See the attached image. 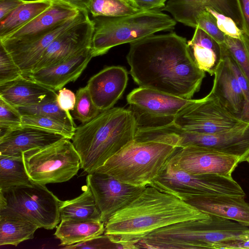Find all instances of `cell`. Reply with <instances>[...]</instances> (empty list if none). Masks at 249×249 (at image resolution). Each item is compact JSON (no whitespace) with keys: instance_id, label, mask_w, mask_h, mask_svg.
Wrapping results in <instances>:
<instances>
[{"instance_id":"30bf717a","label":"cell","mask_w":249,"mask_h":249,"mask_svg":"<svg viewBox=\"0 0 249 249\" xmlns=\"http://www.w3.org/2000/svg\"><path fill=\"white\" fill-rule=\"evenodd\" d=\"M137 129L168 127L177 114L195 99H188L155 89L139 87L127 96Z\"/></svg>"},{"instance_id":"74e56055","label":"cell","mask_w":249,"mask_h":249,"mask_svg":"<svg viewBox=\"0 0 249 249\" xmlns=\"http://www.w3.org/2000/svg\"><path fill=\"white\" fill-rule=\"evenodd\" d=\"M22 125V115L18 109L0 98V132Z\"/></svg>"},{"instance_id":"277c9868","label":"cell","mask_w":249,"mask_h":249,"mask_svg":"<svg viewBox=\"0 0 249 249\" xmlns=\"http://www.w3.org/2000/svg\"><path fill=\"white\" fill-rule=\"evenodd\" d=\"M137 126L128 109L112 107L76 127L72 143L79 155L81 168L89 174L132 141Z\"/></svg>"},{"instance_id":"5bb4252c","label":"cell","mask_w":249,"mask_h":249,"mask_svg":"<svg viewBox=\"0 0 249 249\" xmlns=\"http://www.w3.org/2000/svg\"><path fill=\"white\" fill-rule=\"evenodd\" d=\"M170 128L179 135V147L196 146L212 149L239 157L240 163L249 153V124L211 134L184 131L173 124Z\"/></svg>"},{"instance_id":"83f0119b","label":"cell","mask_w":249,"mask_h":249,"mask_svg":"<svg viewBox=\"0 0 249 249\" xmlns=\"http://www.w3.org/2000/svg\"><path fill=\"white\" fill-rule=\"evenodd\" d=\"M51 5L52 2L50 0H26L0 20V39L25 26Z\"/></svg>"},{"instance_id":"60d3db41","label":"cell","mask_w":249,"mask_h":249,"mask_svg":"<svg viewBox=\"0 0 249 249\" xmlns=\"http://www.w3.org/2000/svg\"><path fill=\"white\" fill-rule=\"evenodd\" d=\"M63 248L66 249H123L121 245L113 242L108 235L105 234L91 238L83 242L63 247Z\"/></svg>"},{"instance_id":"ac0fdd59","label":"cell","mask_w":249,"mask_h":249,"mask_svg":"<svg viewBox=\"0 0 249 249\" xmlns=\"http://www.w3.org/2000/svg\"><path fill=\"white\" fill-rule=\"evenodd\" d=\"M66 138L40 128L21 125L0 132V154L20 157L28 151L49 146Z\"/></svg>"},{"instance_id":"836d02e7","label":"cell","mask_w":249,"mask_h":249,"mask_svg":"<svg viewBox=\"0 0 249 249\" xmlns=\"http://www.w3.org/2000/svg\"><path fill=\"white\" fill-rule=\"evenodd\" d=\"M223 44L249 81V37L245 33L239 39L226 36Z\"/></svg>"},{"instance_id":"7402d4cb","label":"cell","mask_w":249,"mask_h":249,"mask_svg":"<svg viewBox=\"0 0 249 249\" xmlns=\"http://www.w3.org/2000/svg\"><path fill=\"white\" fill-rule=\"evenodd\" d=\"M245 196L211 195L196 197L186 202L200 211L249 226V204Z\"/></svg>"},{"instance_id":"ab89813d","label":"cell","mask_w":249,"mask_h":249,"mask_svg":"<svg viewBox=\"0 0 249 249\" xmlns=\"http://www.w3.org/2000/svg\"><path fill=\"white\" fill-rule=\"evenodd\" d=\"M205 9L215 18L218 29L225 36L239 39L244 34L242 29L239 28L236 22L230 17L212 8H206Z\"/></svg>"},{"instance_id":"4316f807","label":"cell","mask_w":249,"mask_h":249,"mask_svg":"<svg viewBox=\"0 0 249 249\" xmlns=\"http://www.w3.org/2000/svg\"><path fill=\"white\" fill-rule=\"evenodd\" d=\"M39 228L31 221L17 215L0 212V246H17L19 243L34 238Z\"/></svg>"},{"instance_id":"6da1fadb","label":"cell","mask_w":249,"mask_h":249,"mask_svg":"<svg viewBox=\"0 0 249 249\" xmlns=\"http://www.w3.org/2000/svg\"><path fill=\"white\" fill-rule=\"evenodd\" d=\"M129 73L139 87L191 99L205 72L195 62L186 39L175 32L152 35L130 43Z\"/></svg>"},{"instance_id":"d6a6232c","label":"cell","mask_w":249,"mask_h":249,"mask_svg":"<svg viewBox=\"0 0 249 249\" xmlns=\"http://www.w3.org/2000/svg\"><path fill=\"white\" fill-rule=\"evenodd\" d=\"M17 108L22 116L32 115L53 118L76 127L72 116H69L59 107L56 99Z\"/></svg>"},{"instance_id":"f35d334b","label":"cell","mask_w":249,"mask_h":249,"mask_svg":"<svg viewBox=\"0 0 249 249\" xmlns=\"http://www.w3.org/2000/svg\"><path fill=\"white\" fill-rule=\"evenodd\" d=\"M196 27L203 30L219 44L224 43L226 36L218 29L215 18L206 9L197 15Z\"/></svg>"},{"instance_id":"52a82bcc","label":"cell","mask_w":249,"mask_h":249,"mask_svg":"<svg viewBox=\"0 0 249 249\" xmlns=\"http://www.w3.org/2000/svg\"><path fill=\"white\" fill-rule=\"evenodd\" d=\"M150 186L186 202L211 195L246 196L241 186L231 176L193 175L175 167L168 162Z\"/></svg>"},{"instance_id":"d4e9b609","label":"cell","mask_w":249,"mask_h":249,"mask_svg":"<svg viewBox=\"0 0 249 249\" xmlns=\"http://www.w3.org/2000/svg\"><path fill=\"white\" fill-rule=\"evenodd\" d=\"M191 54L199 69L214 75L222 59L221 45L198 27L187 41Z\"/></svg>"},{"instance_id":"9a60e30c","label":"cell","mask_w":249,"mask_h":249,"mask_svg":"<svg viewBox=\"0 0 249 249\" xmlns=\"http://www.w3.org/2000/svg\"><path fill=\"white\" fill-rule=\"evenodd\" d=\"M52 2V1H51ZM80 12L68 4L52 2L51 6L34 19L6 37L0 39L7 51L33 42Z\"/></svg>"},{"instance_id":"d6986e66","label":"cell","mask_w":249,"mask_h":249,"mask_svg":"<svg viewBox=\"0 0 249 249\" xmlns=\"http://www.w3.org/2000/svg\"><path fill=\"white\" fill-rule=\"evenodd\" d=\"M92 57L89 47L67 60L33 71L25 77L55 91L59 90L68 83L76 80Z\"/></svg>"},{"instance_id":"8992f818","label":"cell","mask_w":249,"mask_h":249,"mask_svg":"<svg viewBox=\"0 0 249 249\" xmlns=\"http://www.w3.org/2000/svg\"><path fill=\"white\" fill-rule=\"evenodd\" d=\"M93 33L90 49L93 57L112 48L131 43L163 31L174 29L176 21L160 10L142 11L119 17H92Z\"/></svg>"},{"instance_id":"f546056e","label":"cell","mask_w":249,"mask_h":249,"mask_svg":"<svg viewBox=\"0 0 249 249\" xmlns=\"http://www.w3.org/2000/svg\"><path fill=\"white\" fill-rule=\"evenodd\" d=\"M33 182L26 170L23 157L0 154V190Z\"/></svg>"},{"instance_id":"3957f363","label":"cell","mask_w":249,"mask_h":249,"mask_svg":"<svg viewBox=\"0 0 249 249\" xmlns=\"http://www.w3.org/2000/svg\"><path fill=\"white\" fill-rule=\"evenodd\" d=\"M179 135L169 127L137 129L134 139L95 171L134 186L146 187L163 170L179 147Z\"/></svg>"},{"instance_id":"8fae6325","label":"cell","mask_w":249,"mask_h":249,"mask_svg":"<svg viewBox=\"0 0 249 249\" xmlns=\"http://www.w3.org/2000/svg\"><path fill=\"white\" fill-rule=\"evenodd\" d=\"M245 123L229 112L217 98L210 92L201 99H195L181 110L173 124L184 131L211 134L227 130Z\"/></svg>"},{"instance_id":"4fadbf2b","label":"cell","mask_w":249,"mask_h":249,"mask_svg":"<svg viewBox=\"0 0 249 249\" xmlns=\"http://www.w3.org/2000/svg\"><path fill=\"white\" fill-rule=\"evenodd\" d=\"M86 183L100 211V221L104 223L132 202L145 188L126 184L108 174L96 171L88 174Z\"/></svg>"},{"instance_id":"cb8c5ba5","label":"cell","mask_w":249,"mask_h":249,"mask_svg":"<svg viewBox=\"0 0 249 249\" xmlns=\"http://www.w3.org/2000/svg\"><path fill=\"white\" fill-rule=\"evenodd\" d=\"M211 92L231 113L241 119L244 99L238 82L223 57L214 74Z\"/></svg>"},{"instance_id":"603a6c76","label":"cell","mask_w":249,"mask_h":249,"mask_svg":"<svg viewBox=\"0 0 249 249\" xmlns=\"http://www.w3.org/2000/svg\"><path fill=\"white\" fill-rule=\"evenodd\" d=\"M54 90L24 76L0 85V98L18 108L56 99Z\"/></svg>"},{"instance_id":"7c38bea8","label":"cell","mask_w":249,"mask_h":249,"mask_svg":"<svg viewBox=\"0 0 249 249\" xmlns=\"http://www.w3.org/2000/svg\"><path fill=\"white\" fill-rule=\"evenodd\" d=\"M239 157L206 147H178L168 162L193 175L216 174L231 176L240 163Z\"/></svg>"},{"instance_id":"f1b7e54d","label":"cell","mask_w":249,"mask_h":249,"mask_svg":"<svg viewBox=\"0 0 249 249\" xmlns=\"http://www.w3.org/2000/svg\"><path fill=\"white\" fill-rule=\"evenodd\" d=\"M59 210L60 220L101 221L100 211L93 194L87 185L79 196L71 200L61 201Z\"/></svg>"},{"instance_id":"44dd1931","label":"cell","mask_w":249,"mask_h":249,"mask_svg":"<svg viewBox=\"0 0 249 249\" xmlns=\"http://www.w3.org/2000/svg\"><path fill=\"white\" fill-rule=\"evenodd\" d=\"M89 18V12L80 11L77 15L63 22L39 39L8 52L25 76L34 71L42 55L55 38L70 27Z\"/></svg>"},{"instance_id":"d590c367","label":"cell","mask_w":249,"mask_h":249,"mask_svg":"<svg viewBox=\"0 0 249 249\" xmlns=\"http://www.w3.org/2000/svg\"><path fill=\"white\" fill-rule=\"evenodd\" d=\"M220 45L222 56L234 73L243 94L245 104L241 120L249 124V81L224 44Z\"/></svg>"},{"instance_id":"4dcf8cb0","label":"cell","mask_w":249,"mask_h":249,"mask_svg":"<svg viewBox=\"0 0 249 249\" xmlns=\"http://www.w3.org/2000/svg\"><path fill=\"white\" fill-rule=\"evenodd\" d=\"M142 11L134 7L128 0H91L89 8L92 17H119Z\"/></svg>"},{"instance_id":"484cf974","label":"cell","mask_w":249,"mask_h":249,"mask_svg":"<svg viewBox=\"0 0 249 249\" xmlns=\"http://www.w3.org/2000/svg\"><path fill=\"white\" fill-rule=\"evenodd\" d=\"M105 223L101 221L61 220L54 234L59 246H67L104 234Z\"/></svg>"},{"instance_id":"8d00e7d4","label":"cell","mask_w":249,"mask_h":249,"mask_svg":"<svg viewBox=\"0 0 249 249\" xmlns=\"http://www.w3.org/2000/svg\"><path fill=\"white\" fill-rule=\"evenodd\" d=\"M23 76L21 69L11 54L0 43V85L14 81Z\"/></svg>"},{"instance_id":"7a4b0ae2","label":"cell","mask_w":249,"mask_h":249,"mask_svg":"<svg viewBox=\"0 0 249 249\" xmlns=\"http://www.w3.org/2000/svg\"><path fill=\"white\" fill-rule=\"evenodd\" d=\"M209 215L188 202L149 185L105 223L104 234L124 249H137L140 241L156 230Z\"/></svg>"},{"instance_id":"ba28073f","label":"cell","mask_w":249,"mask_h":249,"mask_svg":"<svg viewBox=\"0 0 249 249\" xmlns=\"http://www.w3.org/2000/svg\"><path fill=\"white\" fill-rule=\"evenodd\" d=\"M23 157L30 178L36 183L46 185L67 181L81 168L79 155L67 138L42 148L25 152Z\"/></svg>"},{"instance_id":"f6af8a7d","label":"cell","mask_w":249,"mask_h":249,"mask_svg":"<svg viewBox=\"0 0 249 249\" xmlns=\"http://www.w3.org/2000/svg\"><path fill=\"white\" fill-rule=\"evenodd\" d=\"M135 8L142 11L163 8L167 0H128Z\"/></svg>"},{"instance_id":"b9f144b4","label":"cell","mask_w":249,"mask_h":249,"mask_svg":"<svg viewBox=\"0 0 249 249\" xmlns=\"http://www.w3.org/2000/svg\"><path fill=\"white\" fill-rule=\"evenodd\" d=\"M56 100L59 107L70 116H72L70 111L74 107L75 94L71 90L63 88L58 90Z\"/></svg>"},{"instance_id":"e0dca14e","label":"cell","mask_w":249,"mask_h":249,"mask_svg":"<svg viewBox=\"0 0 249 249\" xmlns=\"http://www.w3.org/2000/svg\"><path fill=\"white\" fill-rule=\"evenodd\" d=\"M128 80L124 67L108 66L91 77L86 86L95 106L102 112L113 107L123 95Z\"/></svg>"},{"instance_id":"e575fe53","label":"cell","mask_w":249,"mask_h":249,"mask_svg":"<svg viewBox=\"0 0 249 249\" xmlns=\"http://www.w3.org/2000/svg\"><path fill=\"white\" fill-rule=\"evenodd\" d=\"M76 101L72 117L85 124L94 119L101 111L95 106L87 86L79 88L75 93Z\"/></svg>"},{"instance_id":"bcb514c9","label":"cell","mask_w":249,"mask_h":249,"mask_svg":"<svg viewBox=\"0 0 249 249\" xmlns=\"http://www.w3.org/2000/svg\"><path fill=\"white\" fill-rule=\"evenodd\" d=\"M25 0H0V20L25 2Z\"/></svg>"},{"instance_id":"7dc6e473","label":"cell","mask_w":249,"mask_h":249,"mask_svg":"<svg viewBox=\"0 0 249 249\" xmlns=\"http://www.w3.org/2000/svg\"><path fill=\"white\" fill-rule=\"evenodd\" d=\"M52 2L68 4L78 10L89 13V5L91 0H50Z\"/></svg>"},{"instance_id":"9c48e42d","label":"cell","mask_w":249,"mask_h":249,"mask_svg":"<svg viewBox=\"0 0 249 249\" xmlns=\"http://www.w3.org/2000/svg\"><path fill=\"white\" fill-rule=\"evenodd\" d=\"M5 197V208L0 212L26 219L39 228L52 230L60 220V200L46 185L33 182L0 190Z\"/></svg>"},{"instance_id":"ffe728a7","label":"cell","mask_w":249,"mask_h":249,"mask_svg":"<svg viewBox=\"0 0 249 249\" xmlns=\"http://www.w3.org/2000/svg\"><path fill=\"white\" fill-rule=\"evenodd\" d=\"M206 8L230 17L241 26L234 0H167L160 11L169 12L176 21L195 28L197 15Z\"/></svg>"},{"instance_id":"7bdbcfd3","label":"cell","mask_w":249,"mask_h":249,"mask_svg":"<svg viewBox=\"0 0 249 249\" xmlns=\"http://www.w3.org/2000/svg\"><path fill=\"white\" fill-rule=\"evenodd\" d=\"M214 249H249V238L243 233L238 236L225 239L217 243Z\"/></svg>"},{"instance_id":"681fc988","label":"cell","mask_w":249,"mask_h":249,"mask_svg":"<svg viewBox=\"0 0 249 249\" xmlns=\"http://www.w3.org/2000/svg\"><path fill=\"white\" fill-rule=\"evenodd\" d=\"M243 234L248 238H249V229L245 230L243 233Z\"/></svg>"},{"instance_id":"c3c4849f","label":"cell","mask_w":249,"mask_h":249,"mask_svg":"<svg viewBox=\"0 0 249 249\" xmlns=\"http://www.w3.org/2000/svg\"><path fill=\"white\" fill-rule=\"evenodd\" d=\"M246 161L249 163V153L246 155V156L243 160L242 162Z\"/></svg>"},{"instance_id":"2e32d148","label":"cell","mask_w":249,"mask_h":249,"mask_svg":"<svg viewBox=\"0 0 249 249\" xmlns=\"http://www.w3.org/2000/svg\"><path fill=\"white\" fill-rule=\"evenodd\" d=\"M93 33L90 18L70 27L53 40L33 71L58 64L90 47Z\"/></svg>"},{"instance_id":"ee69618b","label":"cell","mask_w":249,"mask_h":249,"mask_svg":"<svg viewBox=\"0 0 249 249\" xmlns=\"http://www.w3.org/2000/svg\"><path fill=\"white\" fill-rule=\"evenodd\" d=\"M240 19L241 27L249 37V0H234Z\"/></svg>"},{"instance_id":"5b68a950","label":"cell","mask_w":249,"mask_h":249,"mask_svg":"<svg viewBox=\"0 0 249 249\" xmlns=\"http://www.w3.org/2000/svg\"><path fill=\"white\" fill-rule=\"evenodd\" d=\"M249 228L236 221L210 214L204 218L180 222L150 233L137 249H214L215 245L243 234Z\"/></svg>"},{"instance_id":"1f68e13d","label":"cell","mask_w":249,"mask_h":249,"mask_svg":"<svg viewBox=\"0 0 249 249\" xmlns=\"http://www.w3.org/2000/svg\"><path fill=\"white\" fill-rule=\"evenodd\" d=\"M22 125L40 128L70 140L73 137L76 127L55 118L32 115L22 116Z\"/></svg>"}]
</instances>
